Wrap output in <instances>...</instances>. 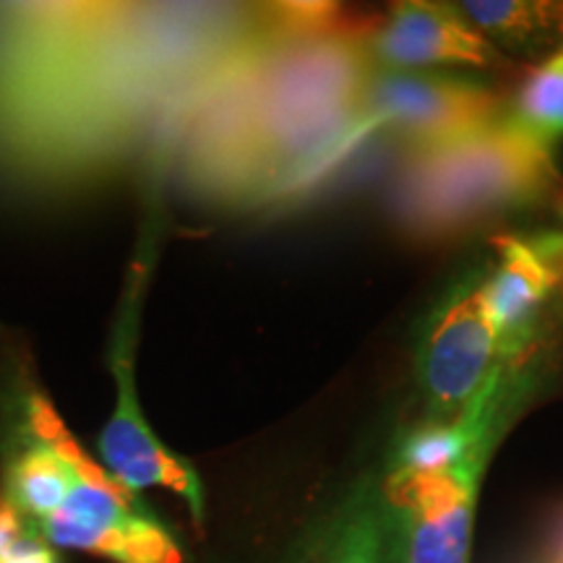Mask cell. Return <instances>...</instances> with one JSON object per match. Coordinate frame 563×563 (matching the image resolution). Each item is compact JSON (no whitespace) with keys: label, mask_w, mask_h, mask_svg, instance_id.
Here are the masks:
<instances>
[{"label":"cell","mask_w":563,"mask_h":563,"mask_svg":"<svg viewBox=\"0 0 563 563\" xmlns=\"http://www.w3.org/2000/svg\"><path fill=\"white\" fill-rule=\"evenodd\" d=\"M373 68L435 70L446 66H498L501 53L470 24L456 3L405 0L363 30Z\"/></svg>","instance_id":"ba28073f"},{"label":"cell","mask_w":563,"mask_h":563,"mask_svg":"<svg viewBox=\"0 0 563 563\" xmlns=\"http://www.w3.org/2000/svg\"><path fill=\"white\" fill-rule=\"evenodd\" d=\"M504 118V102L485 84L439 70L373 68L363 87L361 121L426 152Z\"/></svg>","instance_id":"277c9868"},{"label":"cell","mask_w":563,"mask_h":563,"mask_svg":"<svg viewBox=\"0 0 563 563\" xmlns=\"http://www.w3.org/2000/svg\"><path fill=\"white\" fill-rule=\"evenodd\" d=\"M460 11L470 24L506 53L525 55L530 60H545V55L561 53L559 3L540 0H464Z\"/></svg>","instance_id":"8fae6325"},{"label":"cell","mask_w":563,"mask_h":563,"mask_svg":"<svg viewBox=\"0 0 563 563\" xmlns=\"http://www.w3.org/2000/svg\"><path fill=\"white\" fill-rule=\"evenodd\" d=\"M496 266L481 279L483 306L501 342V355L509 363L530 340L534 321L559 285L553 258L543 245L517 235L496 241Z\"/></svg>","instance_id":"9c48e42d"},{"label":"cell","mask_w":563,"mask_h":563,"mask_svg":"<svg viewBox=\"0 0 563 563\" xmlns=\"http://www.w3.org/2000/svg\"><path fill=\"white\" fill-rule=\"evenodd\" d=\"M290 563H295V559H292V561H290Z\"/></svg>","instance_id":"e0dca14e"},{"label":"cell","mask_w":563,"mask_h":563,"mask_svg":"<svg viewBox=\"0 0 563 563\" xmlns=\"http://www.w3.org/2000/svg\"><path fill=\"white\" fill-rule=\"evenodd\" d=\"M559 209H561V214H563V194H561V199H559Z\"/></svg>","instance_id":"2e32d148"},{"label":"cell","mask_w":563,"mask_h":563,"mask_svg":"<svg viewBox=\"0 0 563 563\" xmlns=\"http://www.w3.org/2000/svg\"><path fill=\"white\" fill-rule=\"evenodd\" d=\"M235 5L0 9V162L81 173L186 104L256 26Z\"/></svg>","instance_id":"6da1fadb"},{"label":"cell","mask_w":563,"mask_h":563,"mask_svg":"<svg viewBox=\"0 0 563 563\" xmlns=\"http://www.w3.org/2000/svg\"><path fill=\"white\" fill-rule=\"evenodd\" d=\"M504 118L540 150L551 152L559 144L563 139V51L527 74Z\"/></svg>","instance_id":"7c38bea8"},{"label":"cell","mask_w":563,"mask_h":563,"mask_svg":"<svg viewBox=\"0 0 563 563\" xmlns=\"http://www.w3.org/2000/svg\"><path fill=\"white\" fill-rule=\"evenodd\" d=\"M154 264V235L152 230L141 238L139 258L129 272L123 306L112 327L108 363L115 384V402L108 422H104L97 454L100 464L115 477L123 488L141 496L144 490L162 488L178 496L191 509L196 525L207 517V496L194 464L175 454L165 441L154 433L146 420L144 407L136 391V342L141 327V306H144V287L150 282Z\"/></svg>","instance_id":"3957f363"},{"label":"cell","mask_w":563,"mask_h":563,"mask_svg":"<svg viewBox=\"0 0 563 563\" xmlns=\"http://www.w3.org/2000/svg\"><path fill=\"white\" fill-rule=\"evenodd\" d=\"M0 563H60V555L37 532L26 530L5 551H0Z\"/></svg>","instance_id":"4fadbf2b"},{"label":"cell","mask_w":563,"mask_h":563,"mask_svg":"<svg viewBox=\"0 0 563 563\" xmlns=\"http://www.w3.org/2000/svg\"><path fill=\"white\" fill-rule=\"evenodd\" d=\"M32 532L55 551H81L110 563H186L157 514L97 460L81 470L60 509Z\"/></svg>","instance_id":"5b68a950"},{"label":"cell","mask_w":563,"mask_h":563,"mask_svg":"<svg viewBox=\"0 0 563 563\" xmlns=\"http://www.w3.org/2000/svg\"><path fill=\"white\" fill-rule=\"evenodd\" d=\"M504 355L483 306L481 282L441 306L422 340L418 384L428 420H460L501 386Z\"/></svg>","instance_id":"8992f818"},{"label":"cell","mask_w":563,"mask_h":563,"mask_svg":"<svg viewBox=\"0 0 563 563\" xmlns=\"http://www.w3.org/2000/svg\"><path fill=\"white\" fill-rule=\"evenodd\" d=\"M551 178V152L501 118L435 150L412 152L394 207L420 235H446L540 199Z\"/></svg>","instance_id":"7a4b0ae2"},{"label":"cell","mask_w":563,"mask_h":563,"mask_svg":"<svg viewBox=\"0 0 563 563\" xmlns=\"http://www.w3.org/2000/svg\"><path fill=\"white\" fill-rule=\"evenodd\" d=\"M26 530H30V527L21 519V514L13 509L5 498H0V551H5V548H9L16 538H21Z\"/></svg>","instance_id":"5bb4252c"},{"label":"cell","mask_w":563,"mask_h":563,"mask_svg":"<svg viewBox=\"0 0 563 563\" xmlns=\"http://www.w3.org/2000/svg\"><path fill=\"white\" fill-rule=\"evenodd\" d=\"M488 454L490 449H481L446 473L386 477V509L399 519V563H470Z\"/></svg>","instance_id":"52a82bcc"},{"label":"cell","mask_w":563,"mask_h":563,"mask_svg":"<svg viewBox=\"0 0 563 563\" xmlns=\"http://www.w3.org/2000/svg\"><path fill=\"white\" fill-rule=\"evenodd\" d=\"M295 563H397L389 509L368 493H357L313 534L311 545L295 555Z\"/></svg>","instance_id":"30bf717a"},{"label":"cell","mask_w":563,"mask_h":563,"mask_svg":"<svg viewBox=\"0 0 563 563\" xmlns=\"http://www.w3.org/2000/svg\"><path fill=\"white\" fill-rule=\"evenodd\" d=\"M559 37H561V51H563V3H559Z\"/></svg>","instance_id":"9a60e30c"}]
</instances>
